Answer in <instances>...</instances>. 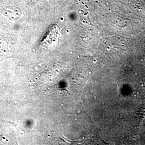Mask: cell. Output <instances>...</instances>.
<instances>
[{
    "label": "cell",
    "mask_w": 145,
    "mask_h": 145,
    "mask_svg": "<svg viewBox=\"0 0 145 145\" xmlns=\"http://www.w3.org/2000/svg\"><path fill=\"white\" fill-rule=\"evenodd\" d=\"M2 14L4 15L11 18V19H18L22 14L21 11L18 8L12 7V6H7L3 9Z\"/></svg>",
    "instance_id": "6da1fadb"
}]
</instances>
